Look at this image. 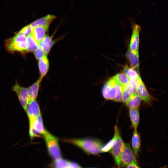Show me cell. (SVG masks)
Segmentation results:
<instances>
[{
	"label": "cell",
	"instance_id": "obj_1",
	"mask_svg": "<svg viewBox=\"0 0 168 168\" xmlns=\"http://www.w3.org/2000/svg\"><path fill=\"white\" fill-rule=\"evenodd\" d=\"M65 141L75 145L89 154L97 155L101 152L103 145L98 139L87 138L66 139Z\"/></svg>",
	"mask_w": 168,
	"mask_h": 168
},
{
	"label": "cell",
	"instance_id": "obj_2",
	"mask_svg": "<svg viewBox=\"0 0 168 168\" xmlns=\"http://www.w3.org/2000/svg\"><path fill=\"white\" fill-rule=\"evenodd\" d=\"M48 153L55 160L62 158V154L57 138L46 130L43 134Z\"/></svg>",
	"mask_w": 168,
	"mask_h": 168
},
{
	"label": "cell",
	"instance_id": "obj_3",
	"mask_svg": "<svg viewBox=\"0 0 168 168\" xmlns=\"http://www.w3.org/2000/svg\"><path fill=\"white\" fill-rule=\"evenodd\" d=\"M26 38L24 35L18 32L13 38L7 41L6 44L7 49L12 52L26 50Z\"/></svg>",
	"mask_w": 168,
	"mask_h": 168
},
{
	"label": "cell",
	"instance_id": "obj_4",
	"mask_svg": "<svg viewBox=\"0 0 168 168\" xmlns=\"http://www.w3.org/2000/svg\"><path fill=\"white\" fill-rule=\"evenodd\" d=\"M114 134L113 137L114 139L113 143L109 152L112 155L115 163L119 166L120 156L124 143L120 136L117 125L114 127Z\"/></svg>",
	"mask_w": 168,
	"mask_h": 168
},
{
	"label": "cell",
	"instance_id": "obj_5",
	"mask_svg": "<svg viewBox=\"0 0 168 168\" xmlns=\"http://www.w3.org/2000/svg\"><path fill=\"white\" fill-rule=\"evenodd\" d=\"M137 162L136 156L129 143H124L120 158L119 166L127 167L131 163Z\"/></svg>",
	"mask_w": 168,
	"mask_h": 168
},
{
	"label": "cell",
	"instance_id": "obj_6",
	"mask_svg": "<svg viewBox=\"0 0 168 168\" xmlns=\"http://www.w3.org/2000/svg\"><path fill=\"white\" fill-rule=\"evenodd\" d=\"M29 134L31 138L43 135L46 130L44 129L41 114L33 121L29 122Z\"/></svg>",
	"mask_w": 168,
	"mask_h": 168
},
{
	"label": "cell",
	"instance_id": "obj_7",
	"mask_svg": "<svg viewBox=\"0 0 168 168\" xmlns=\"http://www.w3.org/2000/svg\"><path fill=\"white\" fill-rule=\"evenodd\" d=\"M116 81L112 77L105 84L102 90V95L105 99L114 100L116 94Z\"/></svg>",
	"mask_w": 168,
	"mask_h": 168
},
{
	"label": "cell",
	"instance_id": "obj_8",
	"mask_svg": "<svg viewBox=\"0 0 168 168\" xmlns=\"http://www.w3.org/2000/svg\"><path fill=\"white\" fill-rule=\"evenodd\" d=\"M12 90L16 94L21 105L26 111L29 101L27 88L16 83L12 87Z\"/></svg>",
	"mask_w": 168,
	"mask_h": 168
},
{
	"label": "cell",
	"instance_id": "obj_9",
	"mask_svg": "<svg viewBox=\"0 0 168 168\" xmlns=\"http://www.w3.org/2000/svg\"><path fill=\"white\" fill-rule=\"evenodd\" d=\"M29 122L33 121L41 114L39 105L35 100L28 101L26 110Z\"/></svg>",
	"mask_w": 168,
	"mask_h": 168
},
{
	"label": "cell",
	"instance_id": "obj_10",
	"mask_svg": "<svg viewBox=\"0 0 168 168\" xmlns=\"http://www.w3.org/2000/svg\"><path fill=\"white\" fill-rule=\"evenodd\" d=\"M140 26L134 24L133 27L132 33L129 45V49L133 52H138L139 43V34L141 30Z\"/></svg>",
	"mask_w": 168,
	"mask_h": 168
},
{
	"label": "cell",
	"instance_id": "obj_11",
	"mask_svg": "<svg viewBox=\"0 0 168 168\" xmlns=\"http://www.w3.org/2000/svg\"><path fill=\"white\" fill-rule=\"evenodd\" d=\"M136 81L137 84V93L141 100L147 103L150 102L151 97L140 76L137 78Z\"/></svg>",
	"mask_w": 168,
	"mask_h": 168
},
{
	"label": "cell",
	"instance_id": "obj_12",
	"mask_svg": "<svg viewBox=\"0 0 168 168\" xmlns=\"http://www.w3.org/2000/svg\"><path fill=\"white\" fill-rule=\"evenodd\" d=\"M53 168H82L77 163L63 159L54 160L51 164Z\"/></svg>",
	"mask_w": 168,
	"mask_h": 168
},
{
	"label": "cell",
	"instance_id": "obj_13",
	"mask_svg": "<svg viewBox=\"0 0 168 168\" xmlns=\"http://www.w3.org/2000/svg\"><path fill=\"white\" fill-rule=\"evenodd\" d=\"M56 18V16L54 15L48 14L34 21L30 25L33 28L37 26H42L49 27L50 24Z\"/></svg>",
	"mask_w": 168,
	"mask_h": 168
},
{
	"label": "cell",
	"instance_id": "obj_14",
	"mask_svg": "<svg viewBox=\"0 0 168 168\" xmlns=\"http://www.w3.org/2000/svg\"><path fill=\"white\" fill-rule=\"evenodd\" d=\"M55 42L51 37L46 35L38 43L39 47L41 48L47 55Z\"/></svg>",
	"mask_w": 168,
	"mask_h": 168
},
{
	"label": "cell",
	"instance_id": "obj_15",
	"mask_svg": "<svg viewBox=\"0 0 168 168\" xmlns=\"http://www.w3.org/2000/svg\"><path fill=\"white\" fill-rule=\"evenodd\" d=\"M38 67L40 76V78L42 80L48 72L49 63L47 55L45 54L39 60Z\"/></svg>",
	"mask_w": 168,
	"mask_h": 168
},
{
	"label": "cell",
	"instance_id": "obj_16",
	"mask_svg": "<svg viewBox=\"0 0 168 168\" xmlns=\"http://www.w3.org/2000/svg\"><path fill=\"white\" fill-rule=\"evenodd\" d=\"M49 27L37 26L33 28L32 35L35 40L39 43L46 35Z\"/></svg>",
	"mask_w": 168,
	"mask_h": 168
},
{
	"label": "cell",
	"instance_id": "obj_17",
	"mask_svg": "<svg viewBox=\"0 0 168 168\" xmlns=\"http://www.w3.org/2000/svg\"><path fill=\"white\" fill-rule=\"evenodd\" d=\"M42 80L39 78L36 82L27 88L29 101L31 100H36V99L38 95L40 84Z\"/></svg>",
	"mask_w": 168,
	"mask_h": 168
},
{
	"label": "cell",
	"instance_id": "obj_18",
	"mask_svg": "<svg viewBox=\"0 0 168 168\" xmlns=\"http://www.w3.org/2000/svg\"><path fill=\"white\" fill-rule=\"evenodd\" d=\"M141 139L140 134L137 131L134 129L132 139V145L133 151L135 156H138L140 149Z\"/></svg>",
	"mask_w": 168,
	"mask_h": 168
},
{
	"label": "cell",
	"instance_id": "obj_19",
	"mask_svg": "<svg viewBox=\"0 0 168 168\" xmlns=\"http://www.w3.org/2000/svg\"><path fill=\"white\" fill-rule=\"evenodd\" d=\"M126 55L132 66V68L138 70L139 68L138 52H133L129 49L127 52Z\"/></svg>",
	"mask_w": 168,
	"mask_h": 168
},
{
	"label": "cell",
	"instance_id": "obj_20",
	"mask_svg": "<svg viewBox=\"0 0 168 168\" xmlns=\"http://www.w3.org/2000/svg\"><path fill=\"white\" fill-rule=\"evenodd\" d=\"M129 113L132 125L134 129H137L140 118L138 108L129 109Z\"/></svg>",
	"mask_w": 168,
	"mask_h": 168
},
{
	"label": "cell",
	"instance_id": "obj_21",
	"mask_svg": "<svg viewBox=\"0 0 168 168\" xmlns=\"http://www.w3.org/2000/svg\"><path fill=\"white\" fill-rule=\"evenodd\" d=\"M141 99L137 94H132L125 103L130 108H138L141 103Z\"/></svg>",
	"mask_w": 168,
	"mask_h": 168
},
{
	"label": "cell",
	"instance_id": "obj_22",
	"mask_svg": "<svg viewBox=\"0 0 168 168\" xmlns=\"http://www.w3.org/2000/svg\"><path fill=\"white\" fill-rule=\"evenodd\" d=\"M27 49L28 52L34 51L39 48L38 43L35 40L32 34L26 38Z\"/></svg>",
	"mask_w": 168,
	"mask_h": 168
},
{
	"label": "cell",
	"instance_id": "obj_23",
	"mask_svg": "<svg viewBox=\"0 0 168 168\" xmlns=\"http://www.w3.org/2000/svg\"><path fill=\"white\" fill-rule=\"evenodd\" d=\"M133 94V93L132 88L128 83L126 85L123 86L122 101L126 103Z\"/></svg>",
	"mask_w": 168,
	"mask_h": 168
},
{
	"label": "cell",
	"instance_id": "obj_24",
	"mask_svg": "<svg viewBox=\"0 0 168 168\" xmlns=\"http://www.w3.org/2000/svg\"><path fill=\"white\" fill-rule=\"evenodd\" d=\"M122 87L127 85L129 79L124 73H118L113 77Z\"/></svg>",
	"mask_w": 168,
	"mask_h": 168
},
{
	"label": "cell",
	"instance_id": "obj_25",
	"mask_svg": "<svg viewBox=\"0 0 168 168\" xmlns=\"http://www.w3.org/2000/svg\"><path fill=\"white\" fill-rule=\"evenodd\" d=\"M124 72L127 75L129 79H134L136 80L139 76L135 70L133 68H129L126 66L124 68Z\"/></svg>",
	"mask_w": 168,
	"mask_h": 168
},
{
	"label": "cell",
	"instance_id": "obj_26",
	"mask_svg": "<svg viewBox=\"0 0 168 168\" xmlns=\"http://www.w3.org/2000/svg\"><path fill=\"white\" fill-rule=\"evenodd\" d=\"M116 94L114 100L117 102H122L123 101L122 86L116 81Z\"/></svg>",
	"mask_w": 168,
	"mask_h": 168
},
{
	"label": "cell",
	"instance_id": "obj_27",
	"mask_svg": "<svg viewBox=\"0 0 168 168\" xmlns=\"http://www.w3.org/2000/svg\"><path fill=\"white\" fill-rule=\"evenodd\" d=\"M33 29V28L30 24L23 28L18 33L24 35L27 37L32 34Z\"/></svg>",
	"mask_w": 168,
	"mask_h": 168
},
{
	"label": "cell",
	"instance_id": "obj_28",
	"mask_svg": "<svg viewBox=\"0 0 168 168\" xmlns=\"http://www.w3.org/2000/svg\"><path fill=\"white\" fill-rule=\"evenodd\" d=\"M114 140L113 138L107 144L104 146H103L101 150V152H109L112 147Z\"/></svg>",
	"mask_w": 168,
	"mask_h": 168
},
{
	"label": "cell",
	"instance_id": "obj_29",
	"mask_svg": "<svg viewBox=\"0 0 168 168\" xmlns=\"http://www.w3.org/2000/svg\"><path fill=\"white\" fill-rule=\"evenodd\" d=\"M34 54L36 58L38 60H39L46 54L44 51L39 47L34 51Z\"/></svg>",
	"mask_w": 168,
	"mask_h": 168
},
{
	"label": "cell",
	"instance_id": "obj_30",
	"mask_svg": "<svg viewBox=\"0 0 168 168\" xmlns=\"http://www.w3.org/2000/svg\"><path fill=\"white\" fill-rule=\"evenodd\" d=\"M128 83L132 88L133 94L136 93L137 91V84L136 80L134 79H129Z\"/></svg>",
	"mask_w": 168,
	"mask_h": 168
},
{
	"label": "cell",
	"instance_id": "obj_31",
	"mask_svg": "<svg viewBox=\"0 0 168 168\" xmlns=\"http://www.w3.org/2000/svg\"><path fill=\"white\" fill-rule=\"evenodd\" d=\"M127 168H140L138 165L137 162H133L127 166Z\"/></svg>",
	"mask_w": 168,
	"mask_h": 168
},
{
	"label": "cell",
	"instance_id": "obj_32",
	"mask_svg": "<svg viewBox=\"0 0 168 168\" xmlns=\"http://www.w3.org/2000/svg\"></svg>",
	"mask_w": 168,
	"mask_h": 168
},
{
	"label": "cell",
	"instance_id": "obj_33",
	"mask_svg": "<svg viewBox=\"0 0 168 168\" xmlns=\"http://www.w3.org/2000/svg\"></svg>",
	"mask_w": 168,
	"mask_h": 168
}]
</instances>
